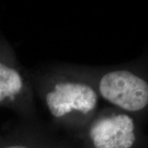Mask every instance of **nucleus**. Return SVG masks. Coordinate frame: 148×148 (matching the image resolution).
Listing matches in <instances>:
<instances>
[{
    "label": "nucleus",
    "mask_w": 148,
    "mask_h": 148,
    "mask_svg": "<svg viewBox=\"0 0 148 148\" xmlns=\"http://www.w3.org/2000/svg\"><path fill=\"white\" fill-rule=\"evenodd\" d=\"M46 104L50 113L56 118L73 110L87 114L95 108L97 95L86 84L59 82L46 95Z\"/></svg>",
    "instance_id": "obj_2"
},
{
    "label": "nucleus",
    "mask_w": 148,
    "mask_h": 148,
    "mask_svg": "<svg viewBox=\"0 0 148 148\" xmlns=\"http://www.w3.org/2000/svg\"><path fill=\"white\" fill-rule=\"evenodd\" d=\"M95 148H130L135 142L133 120L126 114L102 118L90 129Z\"/></svg>",
    "instance_id": "obj_3"
},
{
    "label": "nucleus",
    "mask_w": 148,
    "mask_h": 148,
    "mask_svg": "<svg viewBox=\"0 0 148 148\" xmlns=\"http://www.w3.org/2000/svg\"><path fill=\"white\" fill-rule=\"evenodd\" d=\"M3 148H27L26 147H22V146H10V147H7Z\"/></svg>",
    "instance_id": "obj_5"
},
{
    "label": "nucleus",
    "mask_w": 148,
    "mask_h": 148,
    "mask_svg": "<svg viewBox=\"0 0 148 148\" xmlns=\"http://www.w3.org/2000/svg\"><path fill=\"white\" fill-rule=\"evenodd\" d=\"M21 75L13 68L0 62V103L12 99L22 89Z\"/></svg>",
    "instance_id": "obj_4"
},
{
    "label": "nucleus",
    "mask_w": 148,
    "mask_h": 148,
    "mask_svg": "<svg viewBox=\"0 0 148 148\" xmlns=\"http://www.w3.org/2000/svg\"><path fill=\"white\" fill-rule=\"evenodd\" d=\"M99 87L106 101L123 110L138 111L147 106V82L126 70L106 74Z\"/></svg>",
    "instance_id": "obj_1"
}]
</instances>
